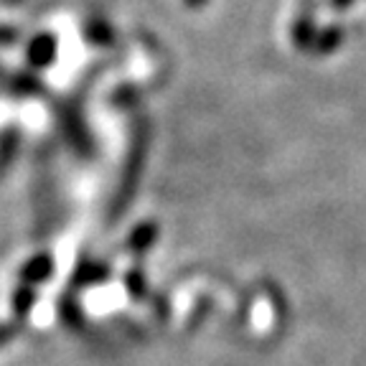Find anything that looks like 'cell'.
Returning a JSON list of instances; mask_svg holds the SVG:
<instances>
[{
	"instance_id": "obj_1",
	"label": "cell",
	"mask_w": 366,
	"mask_h": 366,
	"mask_svg": "<svg viewBox=\"0 0 366 366\" xmlns=\"http://www.w3.org/2000/svg\"><path fill=\"white\" fill-rule=\"evenodd\" d=\"M145 150H148V127L145 125H137L135 132V140H132V148L127 153V166L125 173H122V181H120V196H117V212L125 209L130 196L135 194L137 189V181L143 176V168H145Z\"/></svg>"
},
{
	"instance_id": "obj_2",
	"label": "cell",
	"mask_w": 366,
	"mask_h": 366,
	"mask_svg": "<svg viewBox=\"0 0 366 366\" xmlns=\"http://www.w3.org/2000/svg\"><path fill=\"white\" fill-rule=\"evenodd\" d=\"M29 61L31 66L36 69H46L51 66L54 59H56L59 54V44H56V36L54 34H39L34 36V41L29 44Z\"/></svg>"
},
{
	"instance_id": "obj_3",
	"label": "cell",
	"mask_w": 366,
	"mask_h": 366,
	"mask_svg": "<svg viewBox=\"0 0 366 366\" xmlns=\"http://www.w3.org/2000/svg\"><path fill=\"white\" fill-rule=\"evenodd\" d=\"M54 272V259L49 254H39V257L29 259L21 269L23 282H44L49 274Z\"/></svg>"
},
{
	"instance_id": "obj_4",
	"label": "cell",
	"mask_w": 366,
	"mask_h": 366,
	"mask_svg": "<svg viewBox=\"0 0 366 366\" xmlns=\"http://www.w3.org/2000/svg\"><path fill=\"white\" fill-rule=\"evenodd\" d=\"M155 237H158V227H155L153 222H145V224H140V227H137L135 232L130 234V239H127V247H130L132 252H145L155 242Z\"/></svg>"
},
{
	"instance_id": "obj_5",
	"label": "cell",
	"mask_w": 366,
	"mask_h": 366,
	"mask_svg": "<svg viewBox=\"0 0 366 366\" xmlns=\"http://www.w3.org/2000/svg\"><path fill=\"white\" fill-rule=\"evenodd\" d=\"M102 277H107V269L102 264H81V269L76 272V282H84V285L102 280Z\"/></svg>"
},
{
	"instance_id": "obj_6",
	"label": "cell",
	"mask_w": 366,
	"mask_h": 366,
	"mask_svg": "<svg viewBox=\"0 0 366 366\" xmlns=\"http://www.w3.org/2000/svg\"><path fill=\"white\" fill-rule=\"evenodd\" d=\"M86 34H89L92 44H109L112 41V31H109V26H104L102 21H94L86 26Z\"/></svg>"
},
{
	"instance_id": "obj_7",
	"label": "cell",
	"mask_w": 366,
	"mask_h": 366,
	"mask_svg": "<svg viewBox=\"0 0 366 366\" xmlns=\"http://www.w3.org/2000/svg\"><path fill=\"white\" fill-rule=\"evenodd\" d=\"M31 303H34V290L31 287H21L16 295V313L26 315L31 310Z\"/></svg>"
},
{
	"instance_id": "obj_8",
	"label": "cell",
	"mask_w": 366,
	"mask_h": 366,
	"mask_svg": "<svg viewBox=\"0 0 366 366\" xmlns=\"http://www.w3.org/2000/svg\"><path fill=\"white\" fill-rule=\"evenodd\" d=\"M18 41L16 29H8V26H0V46H13Z\"/></svg>"
},
{
	"instance_id": "obj_9",
	"label": "cell",
	"mask_w": 366,
	"mask_h": 366,
	"mask_svg": "<svg viewBox=\"0 0 366 366\" xmlns=\"http://www.w3.org/2000/svg\"><path fill=\"white\" fill-rule=\"evenodd\" d=\"M206 3H209V0H186V6L194 8V11H196V8H204Z\"/></svg>"
},
{
	"instance_id": "obj_10",
	"label": "cell",
	"mask_w": 366,
	"mask_h": 366,
	"mask_svg": "<svg viewBox=\"0 0 366 366\" xmlns=\"http://www.w3.org/2000/svg\"><path fill=\"white\" fill-rule=\"evenodd\" d=\"M11 328H0V343H3V341H8V338H11Z\"/></svg>"
},
{
	"instance_id": "obj_11",
	"label": "cell",
	"mask_w": 366,
	"mask_h": 366,
	"mask_svg": "<svg viewBox=\"0 0 366 366\" xmlns=\"http://www.w3.org/2000/svg\"><path fill=\"white\" fill-rule=\"evenodd\" d=\"M331 3H333L336 8H346V6L351 3V0H331Z\"/></svg>"
}]
</instances>
